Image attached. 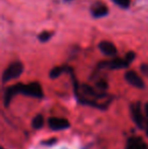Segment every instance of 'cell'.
Listing matches in <instances>:
<instances>
[{
    "instance_id": "obj_1",
    "label": "cell",
    "mask_w": 148,
    "mask_h": 149,
    "mask_svg": "<svg viewBox=\"0 0 148 149\" xmlns=\"http://www.w3.org/2000/svg\"><path fill=\"white\" fill-rule=\"evenodd\" d=\"M68 73L70 74L73 83V91L76 100L82 106L92 107L95 109L106 111L111 104L113 97L107 93V91H101L97 87L90 86L88 84H79L72 68L69 67Z\"/></svg>"
},
{
    "instance_id": "obj_2",
    "label": "cell",
    "mask_w": 148,
    "mask_h": 149,
    "mask_svg": "<svg viewBox=\"0 0 148 149\" xmlns=\"http://www.w3.org/2000/svg\"><path fill=\"white\" fill-rule=\"evenodd\" d=\"M18 93L24 94V95H26V96H31V97H35V98L44 97L43 87H42V85L40 84L39 82H37V81L28 83V84L16 83V84L7 87V88L5 89V91H4V95H3L4 107H5V108L9 107L12 98Z\"/></svg>"
},
{
    "instance_id": "obj_3",
    "label": "cell",
    "mask_w": 148,
    "mask_h": 149,
    "mask_svg": "<svg viewBox=\"0 0 148 149\" xmlns=\"http://www.w3.org/2000/svg\"><path fill=\"white\" fill-rule=\"evenodd\" d=\"M136 58L135 52L130 51L125 55L124 58H114L110 61H103L97 64L99 69H110V70H117V69L127 68Z\"/></svg>"
},
{
    "instance_id": "obj_4",
    "label": "cell",
    "mask_w": 148,
    "mask_h": 149,
    "mask_svg": "<svg viewBox=\"0 0 148 149\" xmlns=\"http://www.w3.org/2000/svg\"><path fill=\"white\" fill-rule=\"evenodd\" d=\"M24 64L22 62H13L4 70L3 74H2V83H6L10 80L16 79L22 74L24 72Z\"/></svg>"
},
{
    "instance_id": "obj_5",
    "label": "cell",
    "mask_w": 148,
    "mask_h": 149,
    "mask_svg": "<svg viewBox=\"0 0 148 149\" xmlns=\"http://www.w3.org/2000/svg\"><path fill=\"white\" fill-rule=\"evenodd\" d=\"M130 113L133 122L139 129L143 130L145 127V114H143L141 104L139 102H133L130 104Z\"/></svg>"
},
{
    "instance_id": "obj_6",
    "label": "cell",
    "mask_w": 148,
    "mask_h": 149,
    "mask_svg": "<svg viewBox=\"0 0 148 149\" xmlns=\"http://www.w3.org/2000/svg\"><path fill=\"white\" fill-rule=\"evenodd\" d=\"M48 125L50 129L53 131H61V130L68 129L70 127V123L67 119L56 118V117H52L48 120Z\"/></svg>"
},
{
    "instance_id": "obj_7",
    "label": "cell",
    "mask_w": 148,
    "mask_h": 149,
    "mask_svg": "<svg viewBox=\"0 0 148 149\" xmlns=\"http://www.w3.org/2000/svg\"><path fill=\"white\" fill-rule=\"evenodd\" d=\"M125 79H126V81L129 84L136 87V88L143 89L145 87V83H144V81H143V79L141 78L135 71H132V70L127 71V72L125 73Z\"/></svg>"
},
{
    "instance_id": "obj_8",
    "label": "cell",
    "mask_w": 148,
    "mask_h": 149,
    "mask_svg": "<svg viewBox=\"0 0 148 149\" xmlns=\"http://www.w3.org/2000/svg\"><path fill=\"white\" fill-rule=\"evenodd\" d=\"M125 149H148V145L141 137L132 136L127 140Z\"/></svg>"
},
{
    "instance_id": "obj_9",
    "label": "cell",
    "mask_w": 148,
    "mask_h": 149,
    "mask_svg": "<svg viewBox=\"0 0 148 149\" xmlns=\"http://www.w3.org/2000/svg\"><path fill=\"white\" fill-rule=\"evenodd\" d=\"M90 13L94 18L104 17L109 14V7L101 2H97L90 7Z\"/></svg>"
},
{
    "instance_id": "obj_10",
    "label": "cell",
    "mask_w": 148,
    "mask_h": 149,
    "mask_svg": "<svg viewBox=\"0 0 148 149\" xmlns=\"http://www.w3.org/2000/svg\"><path fill=\"white\" fill-rule=\"evenodd\" d=\"M99 49L104 55L113 57L117 54V47L109 41H101L99 44Z\"/></svg>"
},
{
    "instance_id": "obj_11",
    "label": "cell",
    "mask_w": 148,
    "mask_h": 149,
    "mask_svg": "<svg viewBox=\"0 0 148 149\" xmlns=\"http://www.w3.org/2000/svg\"><path fill=\"white\" fill-rule=\"evenodd\" d=\"M68 70H69V67L66 66V65H63V66H56L51 69V71H50V73H49V76H50V78H52V79L58 78V77L61 76L63 73H68Z\"/></svg>"
},
{
    "instance_id": "obj_12",
    "label": "cell",
    "mask_w": 148,
    "mask_h": 149,
    "mask_svg": "<svg viewBox=\"0 0 148 149\" xmlns=\"http://www.w3.org/2000/svg\"><path fill=\"white\" fill-rule=\"evenodd\" d=\"M44 123H45V121H44L43 115L39 114V115H37L36 117H34V119H33L32 127L36 130H39V129H41V128H43Z\"/></svg>"
},
{
    "instance_id": "obj_13",
    "label": "cell",
    "mask_w": 148,
    "mask_h": 149,
    "mask_svg": "<svg viewBox=\"0 0 148 149\" xmlns=\"http://www.w3.org/2000/svg\"><path fill=\"white\" fill-rule=\"evenodd\" d=\"M53 35H54L53 31H42V33H40V35L38 36V40H39L41 43H46V42H49L50 40H51Z\"/></svg>"
},
{
    "instance_id": "obj_14",
    "label": "cell",
    "mask_w": 148,
    "mask_h": 149,
    "mask_svg": "<svg viewBox=\"0 0 148 149\" xmlns=\"http://www.w3.org/2000/svg\"><path fill=\"white\" fill-rule=\"evenodd\" d=\"M95 87L99 90H101V91H107L109 85H108L107 80H105V79H99L95 82Z\"/></svg>"
},
{
    "instance_id": "obj_15",
    "label": "cell",
    "mask_w": 148,
    "mask_h": 149,
    "mask_svg": "<svg viewBox=\"0 0 148 149\" xmlns=\"http://www.w3.org/2000/svg\"><path fill=\"white\" fill-rule=\"evenodd\" d=\"M112 1L114 2L115 4H117L119 7L124 8V9L129 8V6H130V4H131V0H112Z\"/></svg>"
},
{
    "instance_id": "obj_16",
    "label": "cell",
    "mask_w": 148,
    "mask_h": 149,
    "mask_svg": "<svg viewBox=\"0 0 148 149\" xmlns=\"http://www.w3.org/2000/svg\"><path fill=\"white\" fill-rule=\"evenodd\" d=\"M144 114H145V132L148 136V102L144 106Z\"/></svg>"
},
{
    "instance_id": "obj_17",
    "label": "cell",
    "mask_w": 148,
    "mask_h": 149,
    "mask_svg": "<svg viewBox=\"0 0 148 149\" xmlns=\"http://www.w3.org/2000/svg\"><path fill=\"white\" fill-rule=\"evenodd\" d=\"M140 70H141V72L143 73V74L145 75L146 77H148V64H142L140 66Z\"/></svg>"
},
{
    "instance_id": "obj_18",
    "label": "cell",
    "mask_w": 148,
    "mask_h": 149,
    "mask_svg": "<svg viewBox=\"0 0 148 149\" xmlns=\"http://www.w3.org/2000/svg\"><path fill=\"white\" fill-rule=\"evenodd\" d=\"M56 142H57V139H56V138H53V139H50V140H46V141H43L42 142V144H43V145H53V144H55Z\"/></svg>"
},
{
    "instance_id": "obj_19",
    "label": "cell",
    "mask_w": 148,
    "mask_h": 149,
    "mask_svg": "<svg viewBox=\"0 0 148 149\" xmlns=\"http://www.w3.org/2000/svg\"><path fill=\"white\" fill-rule=\"evenodd\" d=\"M64 1H67V2H69V1H72V0H64Z\"/></svg>"
},
{
    "instance_id": "obj_20",
    "label": "cell",
    "mask_w": 148,
    "mask_h": 149,
    "mask_svg": "<svg viewBox=\"0 0 148 149\" xmlns=\"http://www.w3.org/2000/svg\"><path fill=\"white\" fill-rule=\"evenodd\" d=\"M1 149H4V148H1Z\"/></svg>"
}]
</instances>
